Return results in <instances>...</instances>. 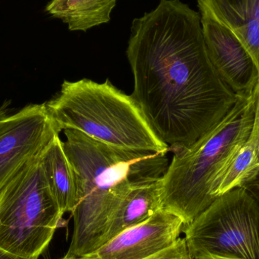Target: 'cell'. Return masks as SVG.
I'll use <instances>...</instances> for the list:
<instances>
[{
	"instance_id": "cell-2",
	"label": "cell",
	"mask_w": 259,
	"mask_h": 259,
	"mask_svg": "<svg viewBox=\"0 0 259 259\" xmlns=\"http://www.w3.org/2000/svg\"><path fill=\"white\" fill-rule=\"evenodd\" d=\"M62 143L77 181L74 231L66 255H89L103 244L108 227L133 187L161 178L167 153L128 150L109 146L75 130L64 131Z\"/></svg>"
},
{
	"instance_id": "cell-8",
	"label": "cell",
	"mask_w": 259,
	"mask_h": 259,
	"mask_svg": "<svg viewBox=\"0 0 259 259\" xmlns=\"http://www.w3.org/2000/svg\"><path fill=\"white\" fill-rule=\"evenodd\" d=\"M201 21L210 60L222 81L238 97L252 96L259 70L247 49L226 26L202 15Z\"/></svg>"
},
{
	"instance_id": "cell-7",
	"label": "cell",
	"mask_w": 259,
	"mask_h": 259,
	"mask_svg": "<svg viewBox=\"0 0 259 259\" xmlns=\"http://www.w3.org/2000/svg\"><path fill=\"white\" fill-rule=\"evenodd\" d=\"M60 130L46 103L0 113V190L27 162L45 150Z\"/></svg>"
},
{
	"instance_id": "cell-19",
	"label": "cell",
	"mask_w": 259,
	"mask_h": 259,
	"mask_svg": "<svg viewBox=\"0 0 259 259\" xmlns=\"http://www.w3.org/2000/svg\"><path fill=\"white\" fill-rule=\"evenodd\" d=\"M61 259H85L83 256L81 257H71L68 256V255H65V257Z\"/></svg>"
},
{
	"instance_id": "cell-15",
	"label": "cell",
	"mask_w": 259,
	"mask_h": 259,
	"mask_svg": "<svg viewBox=\"0 0 259 259\" xmlns=\"http://www.w3.org/2000/svg\"><path fill=\"white\" fill-rule=\"evenodd\" d=\"M254 119L248 142L255 148L259 160V81L253 93Z\"/></svg>"
},
{
	"instance_id": "cell-3",
	"label": "cell",
	"mask_w": 259,
	"mask_h": 259,
	"mask_svg": "<svg viewBox=\"0 0 259 259\" xmlns=\"http://www.w3.org/2000/svg\"><path fill=\"white\" fill-rule=\"evenodd\" d=\"M253 94L239 97L228 115L185 149L174 153L161 178L163 209L187 226L214 202V180L228 160L250 136Z\"/></svg>"
},
{
	"instance_id": "cell-5",
	"label": "cell",
	"mask_w": 259,
	"mask_h": 259,
	"mask_svg": "<svg viewBox=\"0 0 259 259\" xmlns=\"http://www.w3.org/2000/svg\"><path fill=\"white\" fill-rule=\"evenodd\" d=\"M41 155L0 190V248L24 258H39L64 214L46 179Z\"/></svg>"
},
{
	"instance_id": "cell-10",
	"label": "cell",
	"mask_w": 259,
	"mask_h": 259,
	"mask_svg": "<svg viewBox=\"0 0 259 259\" xmlns=\"http://www.w3.org/2000/svg\"><path fill=\"white\" fill-rule=\"evenodd\" d=\"M161 178L142 181L131 188L114 214L102 246L120 233L146 222L162 209Z\"/></svg>"
},
{
	"instance_id": "cell-12",
	"label": "cell",
	"mask_w": 259,
	"mask_h": 259,
	"mask_svg": "<svg viewBox=\"0 0 259 259\" xmlns=\"http://www.w3.org/2000/svg\"><path fill=\"white\" fill-rule=\"evenodd\" d=\"M118 0H51L46 11L62 20L71 31H87L106 24Z\"/></svg>"
},
{
	"instance_id": "cell-14",
	"label": "cell",
	"mask_w": 259,
	"mask_h": 259,
	"mask_svg": "<svg viewBox=\"0 0 259 259\" xmlns=\"http://www.w3.org/2000/svg\"><path fill=\"white\" fill-rule=\"evenodd\" d=\"M145 259H193L190 256L184 238H179L175 244L164 250Z\"/></svg>"
},
{
	"instance_id": "cell-18",
	"label": "cell",
	"mask_w": 259,
	"mask_h": 259,
	"mask_svg": "<svg viewBox=\"0 0 259 259\" xmlns=\"http://www.w3.org/2000/svg\"><path fill=\"white\" fill-rule=\"evenodd\" d=\"M0 259H37V258H24V257L19 256V255H15V254L7 252L5 249L0 248Z\"/></svg>"
},
{
	"instance_id": "cell-16",
	"label": "cell",
	"mask_w": 259,
	"mask_h": 259,
	"mask_svg": "<svg viewBox=\"0 0 259 259\" xmlns=\"http://www.w3.org/2000/svg\"><path fill=\"white\" fill-rule=\"evenodd\" d=\"M240 187L244 189L259 206V167L246 181H243Z\"/></svg>"
},
{
	"instance_id": "cell-4",
	"label": "cell",
	"mask_w": 259,
	"mask_h": 259,
	"mask_svg": "<svg viewBox=\"0 0 259 259\" xmlns=\"http://www.w3.org/2000/svg\"><path fill=\"white\" fill-rule=\"evenodd\" d=\"M46 106L60 131L75 130L119 149L169 152L132 96L109 80L103 83L89 79L65 80L60 92Z\"/></svg>"
},
{
	"instance_id": "cell-11",
	"label": "cell",
	"mask_w": 259,
	"mask_h": 259,
	"mask_svg": "<svg viewBox=\"0 0 259 259\" xmlns=\"http://www.w3.org/2000/svg\"><path fill=\"white\" fill-rule=\"evenodd\" d=\"M63 142L56 136L41 155L46 179L63 214L72 213L77 205L75 173L65 155Z\"/></svg>"
},
{
	"instance_id": "cell-6",
	"label": "cell",
	"mask_w": 259,
	"mask_h": 259,
	"mask_svg": "<svg viewBox=\"0 0 259 259\" xmlns=\"http://www.w3.org/2000/svg\"><path fill=\"white\" fill-rule=\"evenodd\" d=\"M182 232L193 259H259V206L242 187L216 199Z\"/></svg>"
},
{
	"instance_id": "cell-9",
	"label": "cell",
	"mask_w": 259,
	"mask_h": 259,
	"mask_svg": "<svg viewBox=\"0 0 259 259\" xmlns=\"http://www.w3.org/2000/svg\"><path fill=\"white\" fill-rule=\"evenodd\" d=\"M184 224L179 218L161 209L146 222L126 229L85 259H145L176 243Z\"/></svg>"
},
{
	"instance_id": "cell-13",
	"label": "cell",
	"mask_w": 259,
	"mask_h": 259,
	"mask_svg": "<svg viewBox=\"0 0 259 259\" xmlns=\"http://www.w3.org/2000/svg\"><path fill=\"white\" fill-rule=\"evenodd\" d=\"M259 167L258 154L254 146L246 142L228 160L214 180L212 196L214 200L240 187Z\"/></svg>"
},
{
	"instance_id": "cell-17",
	"label": "cell",
	"mask_w": 259,
	"mask_h": 259,
	"mask_svg": "<svg viewBox=\"0 0 259 259\" xmlns=\"http://www.w3.org/2000/svg\"><path fill=\"white\" fill-rule=\"evenodd\" d=\"M259 24V0H240Z\"/></svg>"
},
{
	"instance_id": "cell-1",
	"label": "cell",
	"mask_w": 259,
	"mask_h": 259,
	"mask_svg": "<svg viewBox=\"0 0 259 259\" xmlns=\"http://www.w3.org/2000/svg\"><path fill=\"white\" fill-rule=\"evenodd\" d=\"M127 56L131 96L174 153L219 124L238 100L210 60L201 15L181 0H160L133 21Z\"/></svg>"
}]
</instances>
